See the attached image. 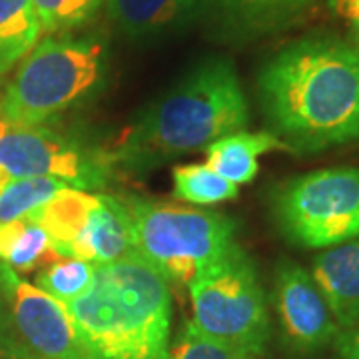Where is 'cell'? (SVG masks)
Here are the masks:
<instances>
[{
    "instance_id": "cell-7",
    "label": "cell",
    "mask_w": 359,
    "mask_h": 359,
    "mask_svg": "<svg viewBox=\"0 0 359 359\" xmlns=\"http://www.w3.org/2000/svg\"><path fill=\"white\" fill-rule=\"evenodd\" d=\"M271 212L287 242L330 250L359 238V166L313 170L273 192Z\"/></svg>"
},
{
    "instance_id": "cell-26",
    "label": "cell",
    "mask_w": 359,
    "mask_h": 359,
    "mask_svg": "<svg viewBox=\"0 0 359 359\" xmlns=\"http://www.w3.org/2000/svg\"><path fill=\"white\" fill-rule=\"evenodd\" d=\"M353 36H355V44L359 46V32H353Z\"/></svg>"
},
{
    "instance_id": "cell-21",
    "label": "cell",
    "mask_w": 359,
    "mask_h": 359,
    "mask_svg": "<svg viewBox=\"0 0 359 359\" xmlns=\"http://www.w3.org/2000/svg\"><path fill=\"white\" fill-rule=\"evenodd\" d=\"M94 269L88 262L72 259V257H58L56 262L46 264L36 276V287L52 295L54 299L68 304L84 294L94 280Z\"/></svg>"
},
{
    "instance_id": "cell-12",
    "label": "cell",
    "mask_w": 359,
    "mask_h": 359,
    "mask_svg": "<svg viewBox=\"0 0 359 359\" xmlns=\"http://www.w3.org/2000/svg\"><path fill=\"white\" fill-rule=\"evenodd\" d=\"M311 276L339 332L359 323V238L325 250L313 259Z\"/></svg>"
},
{
    "instance_id": "cell-11",
    "label": "cell",
    "mask_w": 359,
    "mask_h": 359,
    "mask_svg": "<svg viewBox=\"0 0 359 359\" xmlns=\"http://www.w3.org/2000/svg\"><path fill=\"white\" fill-rule=\"evenodd\" d=\"M210 0H108V16L132 42H154L188 28Z\"/></svg>"
},
{
    "instance_id": "cell-15",
    "label": "cell",
    "mask_w": 359,
    "mask_h": 359,
    "mask_svg": "<svg viewBox=\"0 0 359 359\" xmlns=\"http://www.w3.org/2000/svg\"><path fill=\"white\" fill-rule=\"evenodd\" d=\"M205 166H210L222 178L240 186L256 178L257 158L273 150H287L278 136L271 132H233L208 144Z\"/></svg>"
},
{
    "instance_id": "cell-3",
    "label": "cell",
    "mask_w": 359,
    "mask_h": 359,
    "mask_svg": "<svg viewBox=\"0 0 359 359\" xmlns=\"http://www.w3.org/2000/svg\"><path fill=\"white\" fill-rule=\"evenodd\" d=\"M82 359H168V282L138 256L96 266L90 287L65 304Z\"/></svg>"
},
{
    "instance_id": "cell-6",
    "label": "cell",
    "mask_w": 359,
    "mask_h": 359,
    "mask_svg": "<svg viewBox=\"0 0 359 359\" xmlns=\"http://www.w3.org/2000/svg\"><path fill=\"white\" fill-rule=\"evenodd\" d=\"M194 325L208 337L259 358L269 339V311L256 266L236 244L190 285Z\"/></svg>"
},
{
    "instance_id": "cell-8",
    "label": "cell",
    "mask_w": 359,
    "mask_h": 359,
    "mask_svg": "<svg viewBox=\"0 0 359 359\" xmlns=\"http://www.w3.org/2000/svg\"><path fill=\"white\" fill-rule=\"evenodd\" d=\"M0 358L82 359L62 302L0 262Z\"/></svg>"
},
{
    "instance_id": "cell-24",
    "label": "cell",
    "mask_w": 359,
    "mask_h": 359,
    "mask_svg": "<svg viewBox=\"0 0 359 359\" xmlns=\"http://www.w3.org/2000/svg\"><path fill=\"white\" fill-rule=\"evenodd\" d=\"M337 351L339 359H359V323L337 335Z\"/></svg>"
},
{
    "instance_id": "cell-14",
    "label": "cell",
    "mask_w": 359,
    "mask_h": 359,
    "mask_svg": "<svg viewBox=\"0 0 359 359\" xmlns=\"http://www.w3.org/2000/svg\"><path fill=\"white\" fill-rule=\"evenodd\" d=\"M224 25L242 36H259L290 28L318 0H210Z\"/></svg>"
},
{
    "instance_id": "cell-25",
    "label": "cell",
    "mask_w": 359,
    "mask_h": 359,
    "mask_svg": "<svg viewBox=\"0 0 359 359\" xmlns=\"http://www.w3.org/2000/svg\"><path fill=\"white\" fill-rule=\"evenodd\" d=\"M332 8L353 26V32H359V0H330Z\"/></svg>"
},
{
    "instance_id": "cell-5",
    "label": "cell",
    "mask_w": 359,
    "mask_h": 359,
    "mask_svg": "<svg viewBox=\"0 0 359 359\" xmlns=\"http://www.w3.org/2000/svg\"><path fill=\"white\" fill-rule=\"evenodd\" d=\"M134 252L168 283L190 285L196 276L226 256L236 242V224L228 216L128 198Z\"/></svg>"
},
{
    "instance_id": "cell-20",
    "label": "cell",
    "mask_w": 359,
    "mask_h": 359,
    "mask_svg": "<svg viewBox=\"0 0 359 359\" xmlns=\"http://www.w3.org/2000/svg\"><path fill=\"white\" fill-rule=\"evenodd\" d=\"M65 182L56 178H11L0 188V222L26 218L62 192Z\"/></svg>"
},
{
    "instance_id": "cell-1",
    "label": "cell",
    "mask_w": 359,
    "mask_h": 359,
    "mask_svg": "<svg viewBox=\"0 0 359 359\" xmlns=\"http://www.w3.org/2000/svg\"><path fill=\"white\" fill-rule=\"evenodd\" d=\"M257 100L287 150L313 154L359 142V46L304 36L278 50L257 74Z\"/></svg>"
},
{
    "instance_id": "cell-9",
    "label": "cell",
    "mask_w": 359,
    "mask_h": 359,
    "mask_svg": "<svg viewBox=\"0 0 359 359\" xmlns=\"http://www.w3.org/2000/svg\"><path fill=\"white\" fill-rule=\"evenodd\" d=\"M0 170L8 178H56L76 190H96L108 180V158L46 126H20L0 116Z\"/></svg>"
},
{
    "instance_id": "cell-23",
    "label": "cell",
    "mask_w": 359,
    "mask_h": 359,
    "mask_svg": "<svg viewBox=\"0 0 359 359\" xmlns=\"http://www.w3.org/2000/svg\"><path fill=\"white\" fill-rule=\"evenodd\" d=\"M168 359H256L245 355L242 351L216 341L204 335L194 323H188L178 337L176 346L172 347Z\"/></svg>"
},
{
    "instance_id": "cell-17",
    "label": "cell",
    "mask_w": 359,
    "mask_h": 359,
    "mask_svg": "<svg viewBox=\"0 0 359 359\" xmlns=\"http://www.w3.org/2000/svg\"><path fill=\"white\" fill-rule=\"evenodd\" d=\"M56 252L52 250L46 231L30 216L14 222H0V262L14 271L46 266L54 262Z\"/></svg>"
},
{
    "instance_id": "cell-13",
    "label": "cell",
    "mask_w": 359,
    "mask_h": 359,
    "mask_svg": "<svg viewBox=\"0 0 359 359\" xmlns=\"http://www.w3.org/2000/svg\"><path fill=\"white\" fill-rule=\"evenodd\" d=\"M130 256H136V252L128 208L114 196L100 194V202L68 257L104 266Z\"/></svg>"
},
{
    "instance_id": "cell-16",
    "label": "cell",
    "mask_w": 359,
    "mask_h": 359,
    "mask_svg": "<svg viewBox=\"0 0 359 359\" xmlns=\"http://www.w3.org/2000/svg\"><path fill=\"white\" fill-rule=\"evenodd\" d=\"M98 202L100 194L65 188L36 212H32L30 218L46 231L56 256L68 257L72 245L76 244L80 233L92 218Z\"/></svg>"
},
{
    "instance_id": "cell-19",
    "label": "cell",
    "mask_w": 359,
    "mask_h": 359,
    "mask_svg": "<svg viewBox=\"0 0 359 359\" xmlns=\"http://www.w3.org/2000/svg\"><path fill=\"white\" fill-rule=\"evenodd\" d=\"M174 196L196 205H214L233 200L238 196V186L222 178L205 164H186L176 166L172 172Z\"/></svg>"
},
{
    "instance_id": "cell-22",
    "label": "cell",
    "mask_w": 359,
    "mask_h": 359,
    "mask_svg": "<svg viewBox=\"0 0 359 359\" xmlns=\"http://www.w3.org/2000/svg\"><path fill=\"white\" fill-rule=\"evenodd\" d=\"M104 0H32L44 32H66L86 25Z\"/></svg>"
},
{
    "instance_id": "cell-4",
    "label": "cell",
    "mask_w": 359,
    "mask_h": 359,
    "mask_svg": "<svg viewBox=\"0 0 359 359\" xmlns=\"http://www.w3.org/2000/svg\"><path fill=\"white\" fill-rule=\"evenodd\" d=\"M106 66L100 36H48L26 54L0 92V116L20 126H42L98 88Z\"/></svg>"
},
{
    "instance_id": "cell-2",
    "label": "cell",
    "mask_w": 359,
    "mask_h": 359,
    "mask_svg": "<svg viewBox=\"0 0 359 359\" xmlns=\"http://www.w3.org/2000/svg\"><path fill=\"white\" fill-rule=\"evenodd\" d=\"M250 108L238 72L224 56H208L120 136L110 160L146 172L244 130Z\"/></svg>"
},
{
    "instance_id": "cell-18",
    "label": "cell",
    "mask_w": 359,
    "mask_h": 359,
    "mask_svg": "<svg viewBox=\"0 0 359 359\" xmlns=\"http://www.w3.org/2000/svg\"><path fill=\"white\" fill-rule=\"evenodd\" d=\"M40 32L32 0H0V76L36 46Z\"/></svg>"
},
{
    "instance_id": "cell-10",
    "label": "cell",
    "mask_w": 359,
    "mask_h": 359,
    "mask_svg": "<svg viewBox=\"0 0 359 359\" xmlns=\"http://www.w3.org/2000/svg\"><path fill=\"white\" fill-rule=\"evenodd\" d=\"M273 306L283 339L294 351H320L339 335V327L313 276L295 262L282 259L276 268Z\"/></svg>"
}]
</instances>
